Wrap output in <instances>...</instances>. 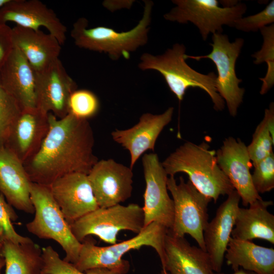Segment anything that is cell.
Masks as SVG:
<instances>
[{
	"label": "cell",
	"instance_id": "cell-1",
	"mask_svg": "<svg viewBox=\"0 0 274 274\" xmlns=\"http://www.w3.org/2000/svg\"><path fill=\"white\" fill-rule=\"evenodd\" d=\"M48 120L49 130L40 149L23 164L30 181L50 187L66 175H88L98 159L94 154V134L87 119L69 113L59 119L49 113Z\"/></svg>",
	"mask_w": 274,
	"mask_h": 274
},
{
	"label": "cell",
	"instance_id": "cell-2",
	"mask_svg": "<svg viewBox=\"0 0 274 274\" xmlns=\"http://www.w3.org/2000/svg\"><path fill=\"white\" fill-rule=\"evenodd\" d=\"M161 163L169 176L186 174L197 190L215 203L221 195H228L234 190L218 164L216 152L204 142L184 143Z\"/></svg>",
	"mask_w": 274,
	"mask_h": 274
},
{
	"label": "cell",
	"instance_id": "cell-3",
	"mask_svg": "<svg viewBox=\"0 0 274 274\" xmlns=\"http://www.w3.org/2000/svg\"><path fill=\"white\" fill-rule=\"evenodd\" d=\"M185 46L176 43L161 55L144 53L138 66L142 70L158 72L180 101L183 99L188 88H198L208 94L216 110H223L225 101L217 92V75L213 72L203 74L193 70L185 61Z\"/></svg>",
	"mask_w": 274,
	"mask_h": 274
},
{
	"label": "cell",
	"instance_id": "cell-4",
	"mask_svg": "<svg viewBox=\"0 0 274 274\" xmlns=\"http://www.w3.org/2000/svg\"><path fill=\"white\" fill-rule=\"evenodd\" d=\"M144 2L143 17L133 28L127 31L118 32L102 26L88 28L87 19L79 18L71 32L75 45L81 48L106 53L113 60L121 57L129 59L131 52L148 41L153 3L149 0Z\"/></svg>",
	"mask_w": 274,
	"mask_h": 274
},
{
	"label": "cell",
	"instance_id": "cell-5",
	"mask_svg": "<svg viewBox=\"0 0 274 274\" xmlns=\"http://www.w3.org/2000/svg\"><path fill=\"white\" fill-rule=\"evenodd\" d=\"M168 230L161 224L152 222L135 236L107 247L96 246L92 239L85 238L81 243L78 259L73 265L81 271L94 268H106L125 274L129 271V263L123 260L122 256L131 250L143 246L153 248L162 264L164 258V238Z\"/></svg>",
	"mask_w": 274,
	"mask_h": 274
},
{
	"label": "cell",
	"instance_id": "cell-6",
	"mask_svg": "<svg viewBox=\"0 0 274 274\" xmlns=\"http://www.w3.org/2000/svg\"><path fill=\"white\" fill-rule=\"evenodd\" d=\"M30 197L35 209V217L26 224L27 231L40 239L56 242L65 253L63 259L75 264L82 243L73 235L50 187L31 182Z\"/></svg>",
	"mask_w": 274,
	"mask_h": 274
},
{
	"label": "cell",
	"instance_id": "cell-7",
	"mask_svg": "<svg viewBox=\"0 0 274 274\" xmlns=\"http://www.w3.org/2000/svg\"><path fill=\"white\" fill-rule=\"evenodd\" d=\"M70 225L73 235L81 243L92 235L113 245L117 243L120 231L129 230L136 234L142 231L145 228L144 211L136 203L98 208Z\"/></svg>",
	"mask_w": 274,
	"mask_h": 274
},
{
	"label": "cell",
	"instance_id": "cell-8",
	"mask_svg": "<svg viewBox=\"0 0 274 274\" xmlns=\"http://www.w3.org/2000/svg\"><path fill=\"white\" fill-rule=\"evenodd\" d=\"M167 187L174 206L173 224L168 233L177 237L188 234L206 251L203 232L209 223L208 208L212 199L198 191L189 180L186 182L182 177L178 184L174 176H169Z\"/></svg>",
	"mask_w": 274,
	"mask_h": 274
},
{
	"label": "cell",
	"instance_id": "cell-9",
	"mask_svg": "<svg viewBox=\"0 0 274 274\" xmlns=\"http://www.w3.org/2000/svg\"><path fill=\"white\" fill-rule=\"evenodd\" d=\"M213 43L211 52L208 55L190 56L186 54V58L196 60L208 58L212 60L217 68L218 75L216 78L217 92L226 102L228 112L235 117L237 109L243 102L245 89L239 84L242 79L237 77L235 64L244 44L243 38L236 39L230 42L225 34L216 32L212 36Z\"/></svg>",
	"mask_w": 274,
	"mask_h": 274
},
{
	"label": "cell",
	"instance_id": "cell-10",
	"mask_svg": "<svg viewBox=\"0 0 274 274\" xmlns=\"http://www.w3.org/2000/svg\"><path fill=\"white\" fill-rule=\"evenodd\" d=\"M176 6L164 15L167 20L180 23H192L206 41L210 33H222L224 25L230 27L243 17L247 6L238 3L231 7H221L217 0H174Z\"/></svg>",
	"mask_w": 274,
	"mask_h": 274
},
{
	"label": "cell",
	"instance_id": "cell-11",
	"mask_svg": "<svg viewBox=\"0 0 274 274\" xmlns=\"http://www.w3.org/2000/svg\"><path fill=\"white\" fill-rule=\"evenodd\" d=\"M142 164L146 183L143 207L145 227L157 222L170 230L173 224L174 206L168 193V175L156 153L145 154Z\"/></svg>",
	"mask_w": 274,
	"mask_h": 274
},
{
	"label": "cell",
	"instance_id": "cell-12",
	"mask_svg": "<svg viewBox=\"0 0 274 274\" xmlns=\"http://www.w3.org/2000/svg\"><path fill=\"white\" fill-rule=\"evenodd\" d=\"M87 176L99 208L120 204L131 196L132 169L113 159L98 160Z\"/></svg>",
	"mask_w": 274,
	"mask_h": 274
},
{
	"label": "cell",
	"instance_id": "cell-13",
	"mask_svg": "<svg viewBox=\"0 0 274 274\" xmlns=\"http://www.w3.org/2000/svg\"><path fill=\"white\" fill-rule=\"evenodd\" d=\"M218 164L237 192L245 207L262 197L253 185L250 169L253 166L247 146L239 139L230 136L216 152Z\"/></svg>",
	"mask_w": 274,
	"mask_h": 274
},
{
	"label": "cell",
	"instance_id": "cell-14",
	"mask_svg": "<svg viewBox=\"0 0 274 274\" xmlns=\"http://www.w3.org/2000/svg\"><path fill=\"white\" fill-rule=\"evenodd\" d=\"M36 73V107L57 118L68 114L70 95L77 89V84L58 59L44 70Z\"/></svg>",
	"mask_w": 274,
	"mask_h": 274
},
{
	"label": "cell",
	"instance_id": "cell-15",
	"mask_svg": "<svg viewBox=\"0 0 274 274\" xmlns=\"http://www.w3.org/2000/svg\"><path fill=\"white\" fill-rule=\"evenodd\" d=\"M49 128L48 113L37 107L23 109L3 147L11 151L24 164L38 152Z\"/></svg>",
	"mask_w": 274,
	"mask_h": 274
},
{
	"label": "cell",
	"instance_id": "cell-16",
	"mask_svg": "<svg viewBox=\"0 0 274 274\" xmlns=\"http://www.w3.org/2000/svg\"><path fill=\"white\" fill-rule=\"evenodd\" d=\"M50 188L70 225L99 208L87 174L66 175L55 181Z\"/></svg>",
	"mask_w": 274,
	"mask_h": 274
},
{
	"label": "cell",
	"instance_id": "cell-17",
	"mask_svg": "<svg viewBox=\"0 0 274 274\" xmlns=\"http://www.w3.org/2000/svg\"><path fill=\"white\" fill-rule=\"evenodd\" d=\"M9 21L35 30L44 27L61 45L66 40V26L52 9L39 0H9L0 8V22Z\"/></svg>",
	"mask_w": 274,
	"mask_h": 274
},
{
	"label": "cell",
	"instance_id": "cell-18",
	"mask_svg": "<svg viewBox=\"0 0 274 274\" xmlns=\"http://www.w3.org/2000/svg\"><path fill=\"white\" fill-rule=\"evenodd\" d=\"M174 110L169 107L160 114L144 113L133 126L124 130L116 129L111 132L114 141L129 152L131 168L145 152L154 151L158 136L172 119Z\"/></svg>",
	"mask_w": 274,
	"mask_h": 274
},
{
	"label": "cell",
	"instance_id": "cell-19",
	"mask_svg": "<svg viewBox=\"0 0 274 274\" xmlns=\"http://www.w3.org/2000/svg\"><path fill=\"white\" fill-rule=\"evenodd\" d=\"M240 200V196L235 190L229 194L204 230L206 250L210 258L213 270L215 272L221 271Z\"/></svg>",
	"mask_w": 274,
	"mask_h": 274
},
{
	"label": "cell",
	"instance_id": "cell-20",
	"mask_svg": "<svg viewBox=\"0 0 274 274\" xmlns=\"http://www.w3.org/2000/svg\"><path fill=\"white\" fill-rule=\"evenodd\" d=\"M31 183L20 160L8 149L0 147V193L13 208L33 214Z\"/></svg>",
	"mask_w": 274,
	"mask_h": 274
},
{
	"label": "cell",
	"instance_id": "cell-21",
	"mask_svg": "<svg viewBox=\"0 0 274 274\" xmlns=\"http://www.w3.org/2000/svg\"><path fill=\"white\" fill-rule=\"evenodd\" d=\"M162 269L168 274H213L207 251L192 246L184 237L168 233L164 238Z\"/></svg>",
	"mask_w": 274,
	"mask_h": 274
},
{
	"label": "cell",
	"instance_id": "cell-22",
	"mask_svg": "<svg viewBox=\"0 0 274 274\" xmlns=\"http://www.w3.org/2000/svg\"><path fill=\"white\" fill-rule=\"evenodd\" d=\"M0 81L22 109L36 107V73L19 50L14 46L0 70Z\"/></svg>",
	"mask_w": 274,
	"mask_h": 274
},
{
	"label": "cell",
	"instance_id": "cell-23",
	"mask_svg": "<svg viewBox=\"0 0 274 274\" xmlns=\"http://www.w3.org/2000/svg\"><path fill=\"white\" fill-rule=\"evenodd\" d=\"M14 46L19 50L35 72H40L59 59L61 45L51 34L16 25L12 28Z\"/></svg>",
	"mask_w": 274,
	"mask_h": 274
},
{
	"label": "cell",
	"instance_id": "cell-24",
	"mask_svg": "<svg viewBox=\"0 0 274 274\" xmlns=\"http://www.w3.org/2000/svg\"><path fill=\"white\" fill-rule=\"evenodd\" d=\"M273 204L270 200H257L248 208L239 207L231 237L251 241L266 240L274 244V216L267 208Z\"/></svg>",
	"mask_w": 274,
	"mask_h": 274
},
{
	"label": "cell",
	"instance_id": "cell-25",
	"mask_svg": "<svg viewBox=\"0 0 274 274\" xmlns=\"http://www.w3.org/2000/svg\"><path fill=\"white\" fill-rule=\"evenodd\" d=\"M224 257L234 271L242 269L257 274H274V249L251 241L231 237Z\"/></svg>",
	"mask_w": 274,
	"mask_h": 274
},
{
	"label": "cell",
	"instance_id": "cell-26",
	"mask_svg": "<svg viewBox=\"0 0 274 274\" xmlns=\"http://www.w3.org/2000/svg\"><path fill=\"white\" fill-rule=\"evenodd\" d=\"M2 253L5 260V274H41L42 250L32 241L17 244L2 238Z\"/></svg>",
	"mask_w": 274,
	"mask_h": 274
},
{
	"label": "cell",
	"instance_id": "cell-27",
	"mask_svg": "<svg viewBox=\"0 0 274 274\" xmlns=\"http://www.w3.org/2000/svg\"><path fill=\"white\" fill-rule=\"evenodd\" d=\"M274 105L271 102L266 109L262 120L255 129L247 151L254 166L273 153L274 142Z\"/></svg>",
	"mask_w": 274,
	"mask_h": 274
},
{
	"label": "cell",
	"instance_id": "cell-28",
	"mask_svg": "<svg viewBox=\"0 0 274 274\" xmlns=\"http://www.w3.org/2000/svg\"><path fill=\"white\" fill-rule=\"evenodd\" d=\"M260 30L263 37V44L261 49L251 56L255 58L254 63L256 64L263 62L267 64V70L265 77L259 78L262 81L260 93L264 94L274 84V25L266 26Z\"/></svg>",
	"mask_w": 274,
	"mask_h": 274
},
{
	"label": "cell",
	"instance_id": "cell-29",
	"mask_svg": "<svg viewBox=\"0 0 274 274\" xmlns=\"http://www.w3.org/2000/svg\"><path fill=\"white\" fill-rule=\"evenodd\" d=\"M43 266L41 274H122L106 268H94L81 271L62 259L50 246L42 249Z\"/></svg>",
	"mask_w": 274,
	"mask_h": 274
},
{
	"label": "cell",
	"instance_id": "cell-30",
	"mask_svg": "<svg viewBox=\"0 0 274 274\" xmlns=\"http://www.w3.org/2000/svg\"><path fill=\"white\" fill-rule=\"evenodd\" d=\"M99 109V100L91 91L76 89L70 96L68 113L77 118L88 119L95 115Z\"/></svg>",
	"mask_w": 274,
	"mask_h": 274
},
{
	"label": "cell",
	"instance_id": "cell-31",
	"mask_svg": "<svg viewBox=\"0 0 274 274\" xmlns=\"http://www.w3.org/2000/svg\"><path fill=\"white\" fill-rule=\"evenodd\" d=\"M22 110L0 81V147L4 146L11 128Z\"/></svg>",
	"mask_w": 274,
	"mask_h": 274
},
{
	"label": "cell",
	"instance_id": "cell-32",
	"mask_svg": "<svg viewBox=\"0 0 274 274\" xmlns=\"http://www.w3.org/2000/svg\"><path fill=\"white\" fill-rule=\"evenodd\" d=\"M18 218L13 207L8 203L4 195L0 193V237L7 238L14 243L22 244L32 241L21 235L14 228L12 222Z\"/></svg>",
	"mask_w": 274,
	"mask_h": 274
},
{
	"label": "cell",
	"instance_id": "cell-33",
	"mask_svg": "<svg viewBox=\"0 0 274 274\" xmlns=\"http://www.w3.org/2000/svg\"><path fill=\"white\" fill-rule=\"evenodd\" d=\"M252 180L259 193L271 191L274 188V154L272 153L254 166Z\"/></svg>",
	"mask_w": 274,
	"mask_h": 274
},
{
	"label": "cell",
	"instance_id": "cell-34",
	"mask_svg": "<svg viewBox=\"0 0 274 274\" xmlns=\"http://www.w3.org/2000/svg\"><path fill=\"white\" fill-rule=\"evenodd\" d=\"M274 22V1L262 11L254 15L235 20L230 27L245 32L257 31Z\"/></svg>",
	"mask_w": 274,
	"mask_h": 274
},
{
	"label": "cell",
	"instance_id": "cell-35",
	"mask_svg": "<svg viewBox=\"0 0 274 274\" xmlns=\"http://www.w3.org/2000/svg\"><path fill=\"white\" fill-rule=\"evenodd\" d=\"M13 48L12 28L7 24L0 22V70Z\"/></svg>",
	"mask_w": 274,
	"mask_h": 274
},
{
	"label": "cell",
	"instance_id": "cell-36",
	"mask_svg": "<svg viewBox=\"0 0 274 274\" xmlns=\"http://www.w3.org/2000/svg\"><path fill=\"white\" fill-rule=\"evenodd\" d=\"M2 238L0 237V274H2V269L5 266V260L2 253Z\"/></svg>",
	"mask_w": 274,
	"mask_h": 274
},
{
	"label": "cell",
	"instance_id": "cell-37",
	"mask_svg": "<svg viewBox=\"0 0 274 274\" xmlns=\"http://www.w3.org/2000/svg\"><path fill=\"white\" fill-rule=\"evenodd\" d=\"M213 274H225L224 273L219 272H214ZM232 274H257L254 272L246 270L242 268L238 269V270L234 271V273Z\"/></svg>",
	"mask_w": 274,
	"mask_h": 274
},
{
	"label": "cell",
	"instance_id": "cell-38",
	"mask_svg": "<svg viewBox=\"0 0 274 274\" xmlns=\"http://www.w3.org/2000/svg\"><path fill=\"white\" fill-rule=\"evenodd\" d=\"M9 0H0V8L7 3Z\"/></svg>",
	"mask_w": 274,
	"mask_h": 274
},
{
	"label": "cell",
	"instance_id": "cell-39",
	"mask_svg": "<svg viewBox=\"0 0 274 274\" xmlns=\"http://www.w3.org/2000/svg\"><path fill=\"white\" fill-rule=\"evenodd\" d=\"M161 274H168L167 272H166L165 270L162 269Z\"/></svg>",
	"mask_w": 274,
	"mask_h": 274
}]
</instances>
